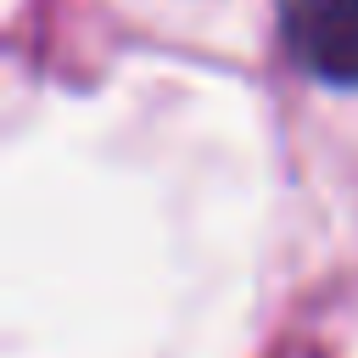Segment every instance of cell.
Here are the masks:
<instances>
[{
  "instance_id": "1",
  "label": "cell",
  "mask_w": 358,
  "mask_h": 358,
  "mask_svg": "<svg viewBox=\"0 0 358 358\" xmlns=\"http://www.w3.org/2000/svg\"><path fill=\"white\" fill-rule=\"evenodd\" d=\"M291 56L336 90H358V0H285Z\"/></svg>"
}]
</instances>
